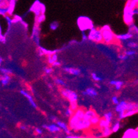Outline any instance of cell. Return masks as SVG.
<instances>
[{
	"mask_svg": "<svg viewBox=\"0 0 138 138\" xmlns=\"http://www.w3.org/2000/svg\"><path fill=\"white\" fill-rule=\"evenodd\" d=\"M95 115H96V114L93 110H87V111L85 112L83 119H85V120H89L90 121V119Z\"/></svg>",
	"mask_w": 138,
	"mask_h": 138,
	"instance_id": "11",
	"label": "cell"
},
{
	"mask_svg": "<svg viewBox=\"0 0 138 138\" xmlns=\"http://www.w3.org/2000/svg\"><path fill=\"white\" fill-rule=\"evenodd\" d=\"M45 127L48 128L49 130H50L51 132H56V131H59L60 130V128L54 124H52L50 126H45Z\"/></svg>",
	"mask_w": 138,
	"mask_h": 138,
	"instance_id": "16",
	"label": "cell"
},
{
	"mask_svg": "<svg viewBox=\"0 0 138 138\" xmlns=\"http://www.w3.org/2000/svg\"><path fill=\"white\" fill-rule=\"evenodd\" d=\"M128 58V56H127L126 55H125L124 53L119 55V59L121 60H126Z\"/></svg>",
	"mask_w": 138,
	"mask_h": 138,
	"instance_id": "29",
	"label": "cell"
},
{
	"mask_svg": "<svg viewBox=\"0 0 138 138\" xmlns=\"http://www.w3.org/2000/svg\"><path fill=\"white\" fill-rule=\"evenodd\" d=\"M11 76L9 75H4V76H2L1 79H0L1 84H2L3 86L8 85V83L11 81Z\"/></svg>",
	"mask_w": 138,
	"mask_h": 138,
	"instance_id": "12",
	"label": "cell"
},
{
	"mask_svg": "<svg viewBox=\"0 0 138 138\" xmlns=\"http://www.w3.org/2000/svg\"><path fill=\"white\" fill-rule=\"evenodd\" d=\"M74 115V111L72 110L71 108H67L65 111V115L67 117H71Z\"/></svg>",
	"mask_w": 138,
	"mask_h": 138,
	"instance_id": "25",
	"label": "cell"
},
{
	"mask_svg": "<svg viewBox=\"0 0 138 138\" xmlns=\"http://www.w3.org/2000/svg\"><path fill=\"white\" fill-rule=\"evenodd\" d=\"M36 131H37L38 133H39V134H41V133H42V130H41V129H39V128H37V129H36Z\"/></svg>",
	"mask_w": 138,
	"mask_h": 138,
	"instance_id": "35",
	"label": "cell"
},
{
	"mask_svg": "<svg viewBox=\"0 0 138 138\" xmlns=\"http://www.w3.org/2000/svg\"><path fill=\"white\" fill-rule=\"evenodd\" d=\"M20 93L28 99V102H29V103L30 104V105L32 106L33 108H37V104L35 103V100H34V99H33V98L32 97V95H30L28 93L26 92V91H25L24 90H20Z\"/></svg>",
	"mask_w": 138,
	"mask_h": 138,
	"instance_id": "7",
	"label": "cell"
},
{
	"mask_svg": "<svg viewBox=\"0 0 138 138\" xmlns=\"http://www.w3.org/2000/svg\"><path fill=\"white\" fill-rule=\"evenodd\" d=\"M1 84H1V81H0V86H1Z\"/></svg>",
	"mask_w": 138,
	"mask_h": 138,
	"instance_id": "37",
	"label": "cell"
},
{
	"mask_svg": "<svg viewBox=\"0 0 138 138\" xmlns=\"http://www.w3.org/2000/svg\"><path fill=\"white\" fill-rule=\"evenodd\" d=\"M0 72L2 73L3 75H11V74L13 73V71L11 69L6 68H0Z\"/></svg>",
	"mask_w": 138,
	"mask_h": 138,
	"instance_id": "17",
	"label": "cell"
},
{
	"mask_svg": "<svg viewBox=\"0 0 138 138\" xmlns=\"http://www.w3.org/2000/svg\"><path fill=\"white\" fill-rule=\"evenodd\" d=\"M130 33H138V28L135 25H134L133 24H132L131 25H130ZM132 34H133V33H132Z\"/></svg>",
	"mask_w": 138,
	"mask_h": 138,
	"instance_id": "23",
	"label": "cell"
},
{
	"mask_svg": "<svg viewBox=\"0 0 138 138\" xmlns=\"http://www.w3.org/2000/svg\"><path fill=\"white\" fill-rule=\"evenodd\" d=\"M2 62H3V58L0 57V66H1V64H2Z\"/></svg>",
	"mask_w": 138,
	"mask_h": 138,
	"instance_id": "36",
	"label": "cell"
},
{
	"mask_svg": "<svg viewBox=\"0 0 138 138\" xmlns=\"http://www.w3.org/2000/svg\"><path fill=\"white\" fill-rule=\"evenodd\" d=\"M59 26V23L57 22H52L50 25V28L52 30H56Z\"/></svg>",
	"mask_w": 138,
	"mask_h": 138,
	"instance_id": "19",
	"label": "cell"
},
{
	"mask_svg": "<svg viewBox=\"0 0 138 138\" xmlns=\"http://www.w3.org/2000/svg\"><path fill=\"white\" fill-rule=\"evenodd\" d=\"M109 84L111 85V86H113L115 87V90H119L122 88V87L124 85V82L122 81H119V80H117V81H115V80H112L109 82Z\"/></svg>",
	"mask_w": 138,
	"mask_h": 138,
	"instance_id": "10",
	"label": "cell"
},
{
	"mask_svg": "<svg viewBox=\"0 0 138 138\" xmlns=\"http://www.w3.org/2000/svg\"><path fill=\"white\" fill-rule=\"evenodd\" d=\"M5 37L2 34V28H1V26H0V42H5Z\"/></svg>",
	"mask_w": 138,
	"mask_h": 138,
	"instance_id": "31",
	"label": "cell"
},
{
	"mask_svg": "<svg viewBox=\"0 0 138 138\" xmlns=\"http://www.w3.org/2000/svg\"><path fill=\"white\" fill-rule=\"evenodd\" d=\"M55 82H56V84H58L59 86H66V83L60 78H56L55 79Z\"/></svg>",
	"mask_w": 138,
	"mask_h": 138,
	"instance_id": "20",
	"label": "cell"
},
{
	"mask_svg": "<svg viewBox=\"0 0 138 138\" xmlns=\"http://www.w3.org/2000/svg\"><path fill=\"white\" fill-rule=\"evenodd\" d=\"M112 102H113V103L115 104V105H117L119 103V102L120 101L119 100V98L117 96H113V98H112Z\"/></svg>",
	"mask_w": 138,
	"mask_h": 138,
	"instance_id": "28",
	"label": "cell"
},
{
	"mask_svg": "<svg viewBox=\"0 0 138 138\" xmlns=\"http://www.w3.org/2000/svg\"><path fill=\"white\" fill-rule=\"evenodd\" d=\"M8 13V8H0V15H4Z\"/></svg>",
	"mask_w": 138,
	"mask_h": 138,
	"instance_id": "26",
	"label": "cell"
},
{
	"mask_svg": "<svg viewBox=\"0 0 138 138\" xmlns=\"http://www.w3.org/2000/svg\"><path fill=\"white\" fill-rule=\"evenodd\" d=\"M126 46L130 49H136L138 47V44L133 41H128L126 43Z\"/></svg>",
	"mask_w": 138,
	"mask_h": 138,
	"instance_id": "14",
	"label": "cell"
},
{
	"mask_svg": "<svg viewBox=\"0 0 138 138\" xmlns=\"http://www.w3.org/2000/svg\"><path fill=\"white\" fill-rule=\"evenodd\" d=\"M100 119L99 118V117H98L97 115H95V116L93 117L90 119L91 124L93 125L98 124L99 122H100Z\"/></svg>",
	"mask_w": 138,
	"mask_h": 138,
	"instance_id": "18",
	"label": "cell"
},
{
	"mask_svg": "<svg viewBox=\"0 0 138 138\" xmlns=\"http://www.w3.org/2000/svg\"><path fill=\"white\" fill-rule=\"evenodd\" d=\"M102 32V37H103V42L106 43H111L116 39V35H114L113 32L112 31L111 28L109 26H104L101 28Z\"/></svg>",
	"mask_w": 138,
	"mask_h": 138,
	"instance_id": "1",
	"label": "cell"
},
{
	"mask_svg": "<svg viewBox=\"0 0 138 138\" xmlns=\"http://www.w3.org/2000/svg\"><path fill=\"white\" fill-rule=\"evenodd\" d=\"M57 60H58V56H57L56 53L48 55V62L49 64H51V65H52L54 62H56Z\"/></svg>",
	"mask_w": 138,
	"mask_h": 138,
	"instance_id": "13",
	"label": "cell"
},
{
	"mask_svg": "<svg viewBox=\"0 0 138 138\" xmlns=\"http://www.w3.org/2000/svg\"><path fill=\"white\" fill-rule=\"evenodd\" d=\"M44 71L47 75H50L51 73H52L53 72V68H51V67H45L44 68Z\"/></svg>",
	"mask_w": 138,
	"mask_h": 138,
	"instance_id": "27",
	"label": "cell"
},
{
	"mask_svg": "<svg viewBox=\"0 0 138 138\" xmlns=\"http://www.w3.org/2000/svg\"><path fill=\"white\" fill-rule=\"evenodd\" d=\"M61 94L63 95L64 98L68 100L71 103H76L78 99V96L76 93L72 90L67 89V88H64L62 90Z\"/></svg>",
	"mask_w": 138,
	"mask_h": 138,
	"instance_id": "4",
	"label": "cell"
},
{
	"mask_svg": "<svg viewBox=\"0 0 138 138\" xmlns=\"http://www.w3.org/2000/svg\"><path fill=\"white\" fill-rule=\"evenodd\" d=\"M61 64L60 62H58V61H56V62H54L52 64V66H53V67H57V66H59L61 65Z\"/></svg>",
	"mask_w": 138,
	"mask_h": 138,
	"instance_id": "33",
	"label": "cell"
},
{
	"mask_svg": "<svg viewBox=\"0 0 138 138\" xmlns=\"http://www.w3.org/2000/svg\"><path fill=\"white\" fill-rule=\"evenodd\" d=\"M82 38H83V39L84 40H87L88 39V37L87 35H85V34L84 33H82Z\"/></svg>",
	"mask_w": 138,
	"mask_h": 138,
	"instance_id": "34",
	"label": "cell"
},
{
	"mask_svg": "<svg viewBox=\"0 0 138 138\" xmlns=\"http://www.w3.org/2000/svg\"><path fill=\"white\" fill-rule=\"evenodd\" d=\"M124 53L125 55H126L128 56V57H130V56H133V55H135L136 52L135 51L132 50V49H130V50L125 51L124 52Z\"/></svg>",
	"mask_w": 138,
	"mask_h": 138,
	"instance_id": "24",
	"label": "cell"
},
{
	"mask_svg": "<svg viewBox=\"0 0 138 138\" xmlns=\"http://www.w3.org/2000/svg\"><path fill=\"white\" fill-rule=\"evenodd\" d=\"M133 34L130 33H126V34H122V35H116V39L122 41H126L130 39L131 38H133Z\"/></svg>",
	"mask_w": 138,
	"mask_h": 138,
	"instance_id": "8",
	"label": "cell"
},
{
	"mask_svg": "<svg viewBox=\"0 0 138 138\" xmlns=\"http://www.w3.org/2000/svg\"><path fill=\"white\" fill-rule=\"evenodd\" d=\"M30 11L34 12L37 16H39L41 14H44L45 11V7L43 4L41 3L39 1H37L32 4Z\"/></svg>",
	"mask_w": 138,
	"mask_h": 138,
	"instance_id": "5",
	"label": "cell"
},
{
	"mask_svg": "<svg viewBox=\"0 0 138 138\" xmlns=\"http://www.w3.org/2000/svg\"><path fill=\"white\" fill-rule=\"evenodd\" d=\"M57 124H58V125H59L60 127L62 128H63L64 130H67V128L66 125L64 123H63V122H57Z\"/></svg>",
	"mask_w": 138,
	"mask_h": 138,
	"instance_id": "30",
	"label": "cell"
},
{
	"mask_svg": "<svg viewBox=\"0 0 138 138\" xmlns=\"http://www.w3.org/2000/svg\"><path fill=\"white\" fill-rule=\"evenodd\" d=\"M88 39L89 40L96 42V43H101L103 42V37H102V29L96 28L93 27L89 31L88 35Z\"/></svg>",
	"mask_w": 138,
	"mask_h": 138,
	"instance_id": "3",
	"label": "cell"
},
{
	"mask_svg": "<svg viewBox=\"0 0 138 138\" xmlns=\"http://www.w3.org/2000/svg\"><path fill=\"white\" fill-rule=\"evenodd\" d=\"M119 122H117L116 124H115L114 126H113V128H112V130H114V131H115V130H117L118 128H119Z\"/></svg>",
	"mask_w": 138,
	"mask_h": 138,
	"instance_id": "32",
	"label": "cell"
},
{
	"mask_svg": "<svg viewBox=\"0 0 138 138\" xmlns=\"http://www.w3.org/2000/svg\"><path fill=\"white\" fill-rule=\"evenodd\" d=\"M45 19V16L44 14H41L39 16H37V23L39 24H41L43 22H44Z\"/></svg>",
	"mask_w": 138,
	"mask_h": 138,
	"instance_id": "22",
	"label": "cell"
},
{
	"mask_svg": "<svg viewBox=\"0 0 138 138\" xmlns=\"http://www.w3.org/2000/svg\"><path fill=\"white\" fill-rule=\"evenodd\" d=\"M78 26L80 30L84 32L85 30H90L93 28V22L87 17H80L77 21Z\"/></svg>",
	"mask_w": 138,
	"mask_h": 138,
	"instance_id": "2",
	"label": "cell"
},
{
	"mask_svg": "<svg viewBox=\"0 0 138 138\" xmlns=\"http://www.w3.org/2000/svg\"><path fill=\"white\" fill-rule=\"evenodd\" d=\"M91 77L93 79V81H101L102 80V78L100 77H99L96 73H91Z\"/></svg>",
	"mask_w": 138,
	"mask_h": 138,
	"instance_id": "21",
	"label": "cell"
},
{
	"mask_svg": "<svg viewBox=\"0 0 138 138\" xmlns=\"http://www.w3.org/2000/svg\"><path fill=\"white\" fill-rule=\"evenodd\" d=\"M113 115L111 112H108V113H106L104 115V119H105L107 122L111 123L112 119H113Z\"/></svg>",
	"mask_w": 138,
	"mask_h": 138,
	"instance_id": "15",
	"label": "cell"
},
{
	"mask_svg": "<svg viewBox=\"0 0 138 138\" xmlns=\"http://www.w3.org/2000/svg\"><path fill=\"white\" fill-rule=\"evenodd\" d=\"M83 95L89 96L90 98H96L98 96V92L92 88H88L83 92Z\"/></svg>",
	"mask_w": 138,
	"mask_h": 138,
	"instance_id": "9",
	"label": "cell"
},
{
	"mask_svg": "<svg viewBox=\"0 0 138 138\" xmlns=\"http://www.w3.org/2000/svg\"><path fill=\"white\" fill-rule=\"evenodd\" d=\"M63 70L66 73L71 74L72 75L78 76L81 74V70H80V69L76 68H74V67H71V66H65L63 68Z\"/></svg>",
	"mask_w": 138,
	"mask_h": 138,
	"instance_id": "6",
	"label": "cell"
}]
</instances>
